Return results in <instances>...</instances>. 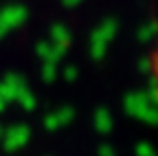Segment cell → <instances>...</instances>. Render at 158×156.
Instances as JSON below:
<instances>
[{
  "mask_svg": "<svg viewBox=\"0 0 158 156\" xmlns=\"http://www.w3.org/2000/svg\"><path fill=\"white\" fill-rule=\"evenodd\" d=\"M154 73H156V79H158V47H156V53H154Z\"/></svg>",
  "mask_w": 158,
  "mask_h": 156,
  "instance_id": "obj_1",
  "label": "cell"
}]
</instances>
